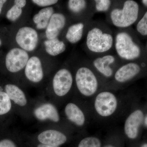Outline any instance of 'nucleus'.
Masks as SVG:
<instances>
[{"instance_id":"32","label":"nucleus","mask_w":147,"mask_h":147,"mask_svg":"<svg viewBox=\"0 0 147 147\" xmlns=\"http://www.w3.org/2000/svg\"><path fill=\"white\" fill-rule=\"evenodd\" d=\"M7 1L6 0H0V14H1V13L2 9L4 4Z\"/></svg>"},{"instance_id":"31","label":"nucleus","mask_w":147,"mask_h":147,"mask_svg":"<svg viewBox=\"0 0 147 147\" xmlns=\"http://www.w3.org/2000/svg\"><path fill=\"white\" fill-rule=\"evenodd\" d=\"M37 143L36 145L35 144V147H59V146H54L43 144H40V143H38V142H37Z\"/></svg>"},{"instance_id":"19","label":"nucleus","mask_w":147,"mask_h":147,"mask_svg":"<svg viewBox=\"0 0 147 147\" xmlns=\"http://www.w3.org/2000/svg\"><path fill=\"white\" fill-rule=\"evenodd\" d=\"M71 21L69 17L62 12H56L50 18L45 30V36L47 39L58 38L61 32Z\"/></svg>"},{"instance_id":"28","label":"nucleus","mask_w":147,"mask_h":147,"mask_svg":"<svg viewBox=\"0 0 147 147\" xmlns=\"http://www.w3.org/2000/svg\"><path fill=\"white\" fill-rule=\"evenodd\" d=\"M57 0H32V2L40 7H50L58 3Z\"/></svg>"},{"instance_id":"17","label":"nucleus","mask_w":147,"mask_h":147,"mask_svg":"<svg viewBox=\"0 0 147 147\" xmlns=\"http://www.w3.org/2000/svg\"><path fill=\"white\" fill-rule=\"evenodd\" d=\"M15 39L20 48L27 52L36 50L39 42V36L35 29L24 26L18 30Z\"/></svg>"},{"instance_id":"10","label":"nucleus","mask_w":147,"mask_h":147,"mask_svg":"<svg viewBox=\"0 0 147 147\" xmlns=\"http://www.w3.org/2000/svg\"><path fill=\"white\" fill-rule=\"evenodd\" d=\"M145 64L136 61L124 63L116 70L107 89L118 91L125 90L127 85L142 73Z\"/></svg>"},{"instance_id":"23","label":"nucleus","mask_w":147,"mask_h":147,"mask_svg":"<svg viewBox=\"0 0 147 147\" xmlns=\"http://www.w3.org/2000/svg\"><path fill=\"white\" fill-rule=\"evenodd\" d=\"M13 109L14 106L8 95L0 87V117L9 115Z\"/></svg>"},{"instance_id":"20","label":"nucleus","mask_w":147,"mask_h":147,"mask_svg":"<svg viewBox=\"0 0 147 147\" xmlns=\"http://www.w3.org/2000/svg\"><path fill=\"white\" fill-rule=\"evenodd\" d=\"M54 13V9L52 7H50L42 8L35 14L33 17V21L36 28L40 30L46 29L50 18Z\"/></svg>"},{"instance_id":"27","label":"nucleus","mask_w":147,"mask_h":147,"mask_svg":"<svg viewBox=\"0 0 147 147\" xmlns=\"http://www.w3.org/2000/svg\"><path fill=\"white\" fill-rule=\"evenodd\" d=\"M23 13L22 8L14 5L7 11L6 13V18L11 21H15L19 18Z\"/></svg>"},{"instance_id":"16","label":"nucleus","mask_w":147,"mask_h":147,"mask_svg":"<svg viewBox=\"0 0 147 147\" xmlns=\"http://www.w3.org/2000/svg\"><path fill=\"white\" fill-rule=\"evenodd\" d=\"M67 9L71 21H78L94 15L92 7V1L69 0Z\"/></svg>"},{"instance_id":"37","label":"nucleus","mask_w":147,"mask_h":147,"mask_svg":"<svg viewBox=\"0 0 147 147\" xmlns=\"http://www.w3.org/2000/svg\"><path fill=\"white\" fill-rule=\"evenodd\" d=\"M146 48H147V45H146Z\"/></svg>"},{"instance_id":"4","label":"nucleus","mask_w":147,"mask_h":147,"mask_svg":"<svg viewBox=\"0 0 147 147\" xmlns=\"http://www.w3.org/2000/svg\"><path fill=\"white\" fill-rule=\"evenodd\" d=\"M84 46L89 58L114 53V31L106 22L93 20L85 35Z\"/></svg>"},{"instance_id":"26","label":"nucleus","mask_w":147,"mask_h":147,"mask_svg":"<svg viewBox=\"0 0 147 147\" xmlns=\"http://www.w3.org/2000/svg\"><path fill=\"white\" fill-rule=\"evenodd\" d=\"M136 31L142 36H147V10L141 18L137 21Z\"/></svg>"},{"instance_id":"1","label":"nucleus","mask_w":147,"mask_h":147,"mask_svg":"<svg viewBox=\"0 0 147 147\" xmlns=\"http://www.w3.org/2000/svg\"><path fill=\"white\" fill-rule=\"evenodd\" d=\"M129 97L125 90H101L88 104L92 121L108 124L123 121L130 109Z\"/></svg>"},{"instance_id":"24","label":"nucleus","mask_w":147,"mask_h":147,"mask_svg":"<svg viewBox=\"0 0 147 147\" xmlns=\"http://www.w3.org/2000/svg\"><path fill=\"white\" fill-rule=\"evenodd\" d=\"M123 137L121 129H113L107 133L104 144L102 147H119V144Z\"/></svg>"},{"instance_id":"21","label":"nucleus","mask_w":147,"mask_h":147,"mask_svg":"<svg viewBox=\"0 0 147 147\" xmlns=\"http://www.w3.org/2000/svg\"><path fill=\"white\" fill-rule=\"evenodd\" d=\"M46 53L50 56L55 57L63 53L66 49L65 42L58 38L47 39L44 42Z\"/></svg>"},{"instance_id":"3","label":"nucleus","mask_w":147,"mask_h":147,"mask_svg":"<svg viewBox=\"0 0 147 147\" xmlns=\"http://www.w3.org/2000/svg\"><path fill=\"white\" fill-rule=\"evenodd\" d=\"M74 78L72 64H65L51 74L43 96L60 108L73 97Z\"/></svg>"},{"instance_id":"6","label":"nucleus","mask_w":147,"mask_h":147,"mask_svg":"<svg viewBox=\"0 0 147 147\" xmlns=\"http://www.w3.org/2000/svg\"><path fill=\"white\" fill-rule=\"evenodd\" d=\"M140 7L134 0H116L106 15V23L117 29L130 28L138 21Z\"/></svg>"},{"instance_id":"22","label":"nucleus","mask_w":147,"mask_h":147,"mask_svg":"<svg viewBox=\"0 0 147 147\" xmlns=\"http://www.w3.org/2000/svg\"><path fill=\"white\" fill-rule=\"evenodd\" d=\"M87 134H76L78 139L77 147H102V140L95 135H87Z\"/></svg>"},{"instance_id":"30","label":"nucleus","mask_w":147,"mask_h":147,"mask_svg":"<svg viewBox=\"0 0 147 147\" xmlns=\"http://www.w3.org/2000/svg\"><path fill=\"white\" fill-rule=\"evenodd\" d=\"M14 5L23 9L27 4V1L26 0H15L14 1Z\"/></svg>"},{"instance_id":"8","label":"nucleus","mask_w":147,"mask_h":147,"mask_svg":"<svg viewBox=\"0 0 147 147\" xmlns=\"http://www.w3.org/2000/svg\"><path fill=\"white\" fill-rule=\"evenodd\" d=\"M114 33V52L125 62L134 61L142 57L143 51L131 28L117 29Z\"/></svg>"},{"instance_id":"2","label":"nucleus","mask_w":147,"mask_h":147,"mask_svg":"<svg viewBox=\"0 0 147 147\" xmlns=\"http://www.w3.org/2000/svg\"><path fill=\"white\" fill-rule=\"evenodd\" d=\"M72 65L74 78L72 98L88 105L95 96L104 89V87L88 59L79 60Z\"/></svg>"},{"instance_id":"12","label":"nucleus","mask_w":147,"mask_h":147,"mask_svg":"<svg viewBox=\"0 0 147 147\" xmlns=\"http://www.w3.org/2000/svg\"><path fill=\"white\" fill-rule=\"evenodd\" d=\"M4 90L11 100L15 112L25 120H31L30 108L32 98L29 97L23 87L8 83L5 85Z\"/></svg>"},{"instance_id":"14","label":"nucleus","mask_w":147,"mask_h":147,"mask_svg":"<svg viewBox=\"0 0 147 147\" xmlns=\"http://www.w3.org/2000/svg\"><path fill=\"white\" fill-rule=\"evenodd\" d=\"M129 110L123 120L121 129L124 140L135 141L139 137L140 129L144 124L145 113L141 109Z\"/></svg>"},{"instance_id":"29","label":"nucleus","mask_w":147,"mask_h":147,"mask_svg":"<svg viewBox=\"0 0 147 147\" xmlns=\"http://www.w3.org/2000/svg\"><path fill=\"white\" fill-rule=\"evenodd\" d=\"M0 147H18L13 139L6 138L0 140Z\"/></svg>"},{"instance_id":"36","label":"nucleus","mask_w":147,"mask_h":147,"mask_svg":"<svg viewBox=\"0 0 147 147\" xmlns=\"http://www.w3.org/2000/svg\"><path fill=\"white\" fill-rule=\"evenodd\" d=\"M1 44H2L1 40V39H0V46H1Z\"/></svg>"},{"instance_id":"33","label":"nucleus","mask_w":147,"mask_h":147,"mask_svg":"<svg viewBox=\"0 0 147 147\" xmlns=\"http://www.w3.org/2000/svg\"><path fill=\"white\" fill-rule=\"evenodd\" d=\"M144 125L145 126L147 127V114L146 115H145L144 120Z\"/></svg>"},{"instance_id":"11","label":"nucleus","mask_w":147,"mask_h":147,"mask_svg":"<svg viewBox=\"0 0 147 147\" xmlns=\"http://www.w3.org/2000/svg\"><path fill=\"white\" fill-rule=\"evenodd\" d=\"M76 134L63 129L56 127H43L28 136L35 142L43 144L59 146L74 139Z\"/></svg>"},{"instance_id":"13","label":"nucleus","mask_w":147,"mask_h":147,"mask_svg":"<svg viewBox=\"0 0 147 147\" xmlns=\"http://www.w3.org/2000/svg\"><path fill=\"white\" fill-rule=\"evenodd\" d=\"M51 75L44 69L40 58L33 56L30 57L21 78L23 86L27 84L38 86L48 80Z\"/></svg>"},{"instance_id":"15","label":"nucleus","mask_w":147,"mask_h":147,"mask_svg":"<svg viewBox=\"0 0 147 147\" xmlns=\"http://www.w3.org/2000/svg\"><path fill=\"white\" fill-rule=\"evenodd\" d=\"M29 59L28 52L18 47L12 48L6 56V67L10 73L19 74L21 78Z\"/></svg>"},{"instance_id":"5","label":"nucleus","mask_w":147,"mask_h":147,"mask_svg":"<svg viewBox=\"0 0 147 147\" xmlns=\"http://www.w3.org/2000/svg\"><path fill=\"white\" fill-rule=\"evenodd\" d=\"M59 109L55 103L43 95L32 98L31 120L36 122L38 128L47 127H58L77 134L65 120Z\"/></svg>"},{"instance_id":"7","label":"nucleus","mask_w":147,"mask_h":147,"mask_svg":"<svg viewBox=\"0 0 147 147\" xmlns=\"http://www.w3.org/2000/svg\"><path fill=\"white\" fill-rule=\"evenodd\" d=\"M62 116L76 134L87 133V128L92 121L89 106L71 98L63 106Z\"/></svg>"},{"instance_id":"34","label":"nucleus","mask_w":147,"mask_h":147,"mask_svg":"<svg viewBox=\"0 0 147 147\" xmlns=\"http://www.w3.org/2000/svg\"><path fill=\"white\" fill-rule=\"evenodd\" d=\"M141 2H142L143 5L147 7V0H142L141 1Z\"/></svg>"},{"instance_id":"35","label":"nucleus","mask_w":147,"mask_h":147,"mask_svg":"<svg viewBox=\"0 0 147 147\" xmlns=\"http://www.w3.org/2000/svg\"><path fill=\"white\" fill-rule=\"evenodd\" d=\"M139 147H147V142L142 143L139 146Z\"/></svg>"},{"instance_id":"18","label":"nucleus","mask_w":147,"mask_h":147,"mask_svg":"<svg viewBox=\"0 0 147 147\" xmlns=\"http://www.w3.org/2000/svg\"><path fill=\"white\" fill-rule=\"evenodd\" d=\"M93 20L90 17L69 23L65 33V38L69 43L76 44L85 36L90 24Z\"/></svg>"},{"instance_id":"25","label":"nucleus","mask_w":147,"mask_h":147,"mask_svg":"<svg viewBox=\"0 0 147 147\" xmlns=\"http://www.w3.org/2000/svg\"><path fill=\"white\" fill-rule=\"evenodd\" d=\"M114 2V0H93L92 7L94 15L98 13L107 14L112 8Z\"/></svg>"},{"instance_id":"9","label":"nucleus","mask_w":147,"mask_h":147,"mask_svg":"<svg viewBox=\"0 0 147 147\" xmlns=\"http://www.w3.org/2000/svg\"><path fill=\"white\" fill-rule=\"evenodd\" d=\"M89 61L93 69L100 78L104 89L113 79L115 72L125 62L121 59L115 52L89 58Z\"/></svg>"}]
</instances>
